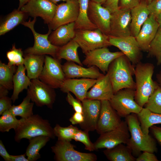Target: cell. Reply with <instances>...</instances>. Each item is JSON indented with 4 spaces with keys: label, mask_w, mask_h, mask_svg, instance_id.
I'll use <instances>...</instances> for the list:
<instances>
[{
    "label": "cell",
    "mask_w": 161,
    "mask_h": 161,
    "mask_svg": "<svg viewBox=\"0 0 161 161\" xmlns=\"http://www.w3.org/2000/svg\"><path fill=\"white\" fill-rule=\"evenodd\" d=\"M154 68V66L151 63L141 62L135 66V100L142 107L159 85L152 79Z\"/></svg>",
    "instance_id": "1"
},
{
    "label": "cell",
    "mask_w": 161,
    "mask_h": 161,
    "mask_svg": "<svg viewBox=\"0 0 161 161\" xmlns=\"http://www.w3.org/2000/svg\"><path fill=\"white\" fill-rule=\"evenodd\" d=\"M135 66L124 55L114 60L110 64L108 73L114 93L125 88L135 89L132 76Z\"/></svg>",
    "instance_id": "2"
},
{
    "label": "cell",
    "mask_w": 161,
    "mask_h": 161,
    "mask_svg": "<svg viewBox=\"0 0 161 161\" xmlns=\"http://www.w3.org/2000/svg\"><path fill=\"white\" fill-rule=\"evenodd\" d=\"M14 130V139L18 143L23 139L29 140L41 135L49 136L51 139L55 137L53 128L49 121L38 114H33L27 118H21Z\"/></svg>",
    "instance_id": "3"
},
{
    "label": "cell",
    "mask_w": 161,
    "mask_h": 161,
    "mask_svg": "<svg viewBox=\"0 0 161 161\" xmlns=\"http://www.w3.org/2000/svg\"><path fill=\"white\" fill-rule=\"evenodd\" d=\"M131 135L126 145L131 150L132 154L137 155L142 151L152 153L157 151L154 139L149 134L143 131L137 114L131 113L126 117V120Z\"/></svg>",
    "instance_id": "4"
},
{
    "label": "cell",
    "mask_w": 161,
    "mask_h": 161,
    "mask_svg": "<svg viewBox=\"0 0 161 161\" xmlns=\"http://www.w3.org/2000/svg\"><path fill=\"white\" fill-rule=\"evenodd\" d=\"M135 95V89H123L115 93L109 101L120 117H126L131 113L138 114L143 108L136 102Z\"/></svg>",
    "instance_id": "5"
},
{
    "label": "cell",
    "mask_w": 161,
    "mask_h": 161,
    "mask_svg": "<svg viewBox=\"0 0 161 161\" xmlns=\"http://www.w3.org/2000/svg\"><path fill=\"white\" fill-rule=\"evenodd\" d=\"M74 39L85 54L97 48L111 46L109 41V36L98 29L75 30Z\"/></svg>",
    "instance_id": "6"
},
{
    "label": "cell",
    "mask_w": 161,
    "mask_h": 161,
    "mask_svg": "<svg viewBox=\"0 0 161 161\" xmlns=\"http://www.w3.org/2000/svg\"><path fill=\"white\" fill-rule=\"evenodd\" d=\"M36 18L32 21L30 18L28 21H24L22 24L29 28L32 31L34 38L33 46L26 49L24 54H33L37 55H49L55 58L56 55L59 47L52 44L48 39V37L52 30H49L46 34H41L37 32L34 28Z\"/></svg>",
    "instance_id": "7"
},
{
    "label": "cell",
    "mask_w": 161,
    "mask_h": 161,
    "mask_svg": "<svg viewBox=\"0 0 161 161\" xmlns=\"http://www.w3.org/2000/svg\"><path fill=\"white\" fill-rule=\"evenodd\" d=\"M71 141L58 140L51 147L57 161H96L97 156L92 153L78 151L74 149L75 145Z\"/></svg>",
    "instance_id": "8"
},
{
    "label": "cell",
    "mask_w": 161,
    "mask_h": 161,
    "mask_svg": "<svg viewBox=\"0 0 161 161\" xmlns=\"http://www.w3.org/2000/svg\"><path fill=\"white\" fill-rule=\"evenodd\" d=\"M60 60L45 55L42 71L38 78L54 89L60 88L66 79Z\"/></svg>",
    "instance_id": "9"
},
{
    "label": "cell",
    "mask_w": 161,
    "mask_h": 161,
    "mask_svg": "<svg viewBox=\"0 0 161 161\" xmlns=\"http://www.w3.org/2000/svg\"><path fill=\"white\" fill-rule=\"evenodd\" d=\"M54 89L39 78H36L31 80V83L27 89V94L36 106H46L52 109L56 96Z\"/></svg>",
    "instance_id": "10"
},
{
    "label": "cell",
    "mask_w": 161,
    "mask_h": 161,
    "mask_svg": "<svg viewBox=\"0 0 161 161\" xmlns=\"http://www.w3.org/2000/svg\"><path fill=\"white\" fill-rule=\"evenodd\" d=\"M130 135L126 121H122L120 126L113 130L100 134L94 143L95 150L110 148L120 144H127Z\"/></svg>",
    "instance_id": "11"
},
{
    "label": "cell",
    "mask_w": 161,
    "mask_h": 161,
    "mask_svg": "<svg viewBox=\"0 0 161 161\" xmlns=\"http://www.w3.org/2000/svg\"><path fill=\"white\" fill-rule=\"evenodd\" d=\"M79 11L78 0H70L57 5L54 17L48 24L49 29L54 30L61 25L75 22Z\"/></svg>",
    "instance_id": "12"
},
{
    "label": "cell",
    "mask_w": 161,
    "mask_h": 161,
    "mask_svg": "<svg viewBox=\"0 0 161 161\" xmlns=\"http://www.w3.org/2000/svg\"><path fill=\"white\" fill-rule=\"evenodd\" d=\"M82 63L88 67L94 66L104 74L108 71L111 62L117 57L124 55L121 52H111L107 47L97 48L85 54Z\"/></svg>",
    "instance_id": "13"
},
{
    "label": "cell",
    "mask_w": 161,
    "mask_h": 161,
    "mask_svg": "<svg viewBox=\"0 0 161 161\" xmlns=\"http://www.w3.org/2000/svg\"><path fill=\"white\" fill-rule=\"evenodd\" d=\"M57 5L48 0H30L20 10L34 18L41 17L45 24H48L52 21Z\"/></svg>",
    "instance_id": "14"
},
{
    "label": "cell",
    "mask_w": 161,
    "mask_h": 161,
    "mask_svg": "<svg viewBox=\"0 0 161 161\" xmlns=\"http://www.w3.org/2000/svg\"><path fill=\"white\" fill-rule=\"evenodd\" d=\"M109 36L111 46L120 49L134 66L141 62L142 50L135 37L132 35L120 38Z\"/></svg>",
    "instance_id": "15"
},
{
    "label": "cell",
    "mask_w": 161,
    "mask_h": 161,
    "mask_svg": "<svg viewBox=\"0 0 161 161\" xmlns=\"http://www.w3.org/2000/svg\"><path fill=\"white\" fill-rule=\"evenodd\" d=\"M101 101V106L96 130L100 134L115 129L122 121L108 100Z\"/></svg>",
    "instance_id": "16"
},
{
    "label": "cell",
    "mask_w": 161,
    "mask_h": 161,
    "mask_svg": "<svg viewBox=\"0 0 161 161\" xmlns=\"http://www.w3.org/2000/svg\"><path fill=\"white\" fill-rule=\"evenodd\" d=\"M111 15L108 36L120 38L131 35L130 10L119 9Z\"/></svg>",
    "instance_id": "17"
},
{
    "label": "cell",
    "mask_w": 161,
    "mask_h": 161,
    "mask_svg": "<svg viewBox=\"0 0 161 161\" xmlns=\"http://www.w3.org/2000/svg\"><path fill=\"white\" fill-rule=\"evenodd\" d=\"M88 16L90 21L103 33L109 35L111 13L102 4L89 1Z\"/></svg>",
    "instance_id": "18"
},
{
    "label": "cell",
    "mask_w": 161,
    "mask_h": 161,
    "mask_svg": "<svg viewBox=\"0 0 161 161\" xmlns=\"http://www.w3.org/2000/svg\"><path fill=\"white\" fill-rule=\"evenodd\" d=\"M84 121L79 125L81 128L88 132L96 130L101 106L100 100L85 98L82 101Z\"/></svg>",
    "instance_id": "19"
},
{
    "label": "cell",
    "mask_w": 161,
    "mask_h": 161,
    "mask_svg": "<svg viewBox=\"0 0 161 161\" xmlns=\"http://www.w3.org/2000/svg\"><path fill=\"white\" fill-rule=\"evenodd\" d=\"M97 79L83 78L66 79L60 89L64 93L71 92L82 101L86 98L89 89L96 83Z\"/></svg>",
    "instance_id": "20"
},
{
    "label": "cell",
    "mask_w": 161,
    "mask_h": 161,
    "mask_svg": "<svg viewBox=\"0 0 161 161\" xmlns=\"http://www.w3.org/2000/svg\"><path fill=\"white\" fill-rule=\"evenodd\" d=\"M62 68L66 79L81 77L97 79L104 75L95 66L85 68L72 61H67Z\"/></svg>",
    "instance_id": "21"
},
{
    "label": "cell",
    "mask_w": 161,
    "mask_h": 161,
    "mask_svg": "<svg viewBox=\"0 0 161 161\" xmlns=\"http://www.w3.org/2000/svg\"><path fill=\"white\" fill-rule=\"evenodd\" d=\"M114 94L108 73L97 79L95 84L87 93L86 98L99 100H109Z\"/></svg>",
    "instance_id": "22"
},
{
    "label": "cell",
    "mask_w": 161,
    "mask_h": 161,
    "mask_svg": "<svg viewBox=\"0 0 161 161\" xmlns=\"http://www.w3.org/2000/svg\"><path fill=\"white\" fill-rule=\"evenodd\" d=\"M160 24L155 18L150 15L135 37L142 51L148 52L150 45L154 38Z\"/></svg>",
    "instance_id": "23"
},
{
    "label": "cell",
    "mask_w": 161,
    "mask_h": 161,
    "mask_svg": "<svg viewBox=\"0 0 161 161\" xmlns=\"http://www.w3.org/2000/svg\"><path fill=\"white\" fill-rule=\"evenodd\" d=\"M75 22L61 25L51 32L48 37L51 43L55 46H63L75 37Z\"/></svg>",
    "instance_id": "24"
},
{
    "label": "cell",
    "mask_w": 161,
    "mask_h": 161,
    "mask_svg": "<svg viewBox=\"0 0 161 161\" xmlns=\"http://www.w3.org/2000/svg\"><path fill=\"white\" fill-rule=\"evenodd\" d=\"M147 4L141 2L138 5L131 9V35L136 37L142 25L150 15Z\"/></svg>",
    "instance_id": "25"
},
{
    "label": "cell",
    "mask_w": 161,
    "mask_h": 161,
    "mask_svg": "<svg viewBox=\"0 0 161 161\" xmlns=\"http://www.w3.org/2000/svg\"><path fill=\"white\" fill-rule=\"evenodd\" d=\"M45 55H24V65L27 71V75L31 80L38 78L43 69Z\"/></svg>",
    "instance_id": "26"
},
{
    "label": "cell",
    "mask_w": 161,
    "mask_h": 161,
    "mask_svg": "<svg viewBox=\"0 0 161 161\" xmlns=\"http://www.w3.org/2000/svg\"><path fill=\"white\" fill-rule=\"evenodd\" d=\"M18 66L13 78V92L11 98L13 103L18 98L19 93L24 89H27L31 83V80L25 74L24 65Z\"/></svg>",
    "instance_id": "27"
},
{
    "label": "cell",
    "mask_w": 161,
    "mask_h": 161,
    "mask_svg": "<svg viewBox=\"0 0 161 161\" xmlns=\"http://www.w3.org/2000/svg\"><path fill=\"white\" fill-rule=\"evenodd\" d=\"M28 15L18 9H15L8 14L1 21L0 24V35L11 30L19 24H22Z\"/></svg>",
    "instance_id": "28"
},
{
    "label": "cell",
    "mask_w": 161,
    "mask_h": 161,
    "mask_svg": "<svg viewBox=\"0 0 161 161\" xmlns=\"http://www.w3.org/2000/svg\"><path fill=\"white\" fill-rule=\"evenodd\" d=\"M103 152L111 161H134L135 158L130 148L127 145L120 144L110 148L106 149Z\"/></svg>",
    "instance_id": "29"
},
{
    "label": "cell",
    "mask_w": 161,
    "mask_h": 161,
    "mask_svg": "<svg viewBox=\"0 0 161 161\" xmlns=\"http://www.w3.org/2000/svg\"><path fill=\"white\" fill-rule=\"evenodd\" d=\"M79 46L73 39L65 45L59 47L56 55L55 58L61 60L64 59L67 61L74 62L83 66L78 52Z\"/></svg>",
    "instance_id": "30"
},
{
    "label": "cell",
    "mask_w": 161,
    "mask_h": 161,
    "mask_svg": "<svg viewBox=\"0 0 161 161\" xmlns=\"http://www.w3.org/2000/svg\"><path fill=\"white\" fill-rule=\"evenodd\" d=\"M49 136L41 135L33 137L29 140V144L25 153L29 161H35L40 158V150L49 141Z\"/></svg>",
    "instance_id": "31"
},
{
    "label": "cell",
    "mask_w": 161,
    "mask_h": 161,
    "mask_svg": "<svg viewBox=\"0 0 161 161\" xmlns=\"http://www.w3.org/2000/svg\"><path fill=\"white\" fill-rule=\"evenodd\" d=\"M79 11L77 19L75 22V30H94L97 29L89 20L88 10L90 0H78Z\"/></svg>",
    "instance_id": "32"
},
{
    "label": "cell",
    "mask_w": 161,
    "mask_h": 161,
    "mask_svg": "<svg viewBox=\"0 0 161 161\" xmlns=\"http://www.w3.org/2000/svg\"><path fill=\"white\" fill-rule=\"evenodd\" d=\"M142 129L145 134H149V129L154 125L161 124V114L153 112L148 109L143 108L137 114Z\"/></svg>",
    "instance_id": "33"
},
{
    "label": "cell",
    "mask_w": 161,
    "mask_h": 161,
    "mask_svg": "<svg viewBox=\"0 0 161 161\" xmlns=\"http://www.w3.org/2000/svg\"><path fill=\"white\" fill-rule=\"evenodd\" d=\"M17 68L0 62V86L9 90L13 89V78Z\"/></svg>",
    "instance_id": "34"
},
{
    "label": "cell",
    "mask_w": 161,
    "mask_h": 161,
    "mask_svg": "<svg viewBox=\"0 0 161 161\" xmlns=\"http://www.w3.org/2000/svg\"><path fill=\"white\" fill-rule=\"evenodd\" d=\"M30 96L27 94L21 103L19 105H12L9 109L10 112L15 116H18L21 118H27L33 114V108L34 103L30 102Z\"/></svg>",
    "instance_id": "35"
},
{
    "label": "cell",
    "mask_w": 161,
    "mask_h": 161,
    "mask_svg": "<svg viewBox=\"0 0 161 161\" xmlns=\"http://www.w3.org/2000/svg\"><path fill=\"white\" fill-rule=\"evenodd\" d=\"M19 120L13 115L9 110L4 112L0 117V131L2 132H8L12 129L14 130L17 128Z\"/></svg>",
    "instance_id": "36"
},
{
    "label": "cell",
    "mask_w": 161,
    "mask_h": 161,
    "mask_svg": "<svg viewBox=\"0 0 161 161\" xmlns=\"http://www.w3.org/2000/svg\"><path fill=\"white\" fill-rule=\"evenodd\" d=\"M79 129L72 125L66 127L61 126L56 124L53 128L55 137L58 140L71 141Z\"/></svg>",
    "instance_id": "37"
},
{
    "label": "cell",
    "mask_w": 161,
    "mask_h": 161,
    "mask_svg": "<svg viewBox=\"0 0 161 161\" xmlns=\"http://www.w3.org/2000/svg\"><path fill=\"white\" fill-rule=\"evenodd\" d=\"M148 52V55L155 57L157 65L161 64V25L151 42Z\"/></svg>",
    "instance_id": "38"
},
{
    "label": "cell",
    "mask_w": 161,
    "mask_h": 161,
    "mask_svg": "<svg viewBox=\"0 0 161 161\" xmlns=\"http://www.w3.org/2000/svg\"><path fill=\"white\" fill-rule=\"evenodd\" d=\"M144 106L153 112L161 114V86L155 90Z\"/></svg>",
    "instance_id": "39"
},
{
    "label": "cell",
    "mask_w": 161,
    "mask_h": 161,
    "mask_svg": "<svg viewBox=\"0 0 161 161\" xmlns=\"http://www.w3.org/2000/svg\"><path fill=\"white\" fill-rule=\"evenodd\" d=\"M23 52L21 48H17L15 44L13 45L12 48L6 53L8 60V64L10 66H18L24 64V58Z\"/></svg>",
    "instance_id": "40"
},
{
    "label": "cell",
    "mask_w": 161,
    "mask_h": 161,
    "mask_svg": "<svg viewBox=\"0 0 161 161\" xmlns=\"http://www.w3.org/2000/svg\"><path fill=\"white\" fill-rule=\"evenodd\" d=\"M88 132L87 131L78 129L74 135L73 140L83 143L86 150L90 151H93L95 150L94 144L90 140Z\"/></svg>",
    "instance_id": "41"
},
{
    "label": "cell",
    "mask_w": 161,
    "mask_h": 161,
    "mask_svg": "<svg viewBox=\"0 0 161 161\" xmlns=\"http://www.w3.org/2000/svg\"><path fill=\"white\" fill-rule=\"evenodd\" d=\"M67 93L66 100L73 108L75 112H78L83 114V105L82 103L79 100L75 98L70 92Z\"/></svg>",
    "instance_id": "42"
},
{
    "label": "cell",
    "mask_w": 161,
    "mask_h": 161,
    "mask_svg": "<svg viewBox=\"0 0 161 161\" xmlns=\"http://www.w3.org/2000/svg\"><path fill=\"white\" fill-rule=\"evenodd\" d=\"M151 15L156 18L161 13V0H154L147 5Z\"/></svg>",
    "instance_id": "43"
},
{
    "label": "cell",
    "mask_w": 161,
    "mask_h": 161,
    "mask_svg": "<svg viewBox=\"0 0 161 161\" xmlns=\"http://www.w3.org/2000/svg\"><path fill=\"white\" fill-rule=\"evenodd\" d=\"M141 0H119V9L131 10L138 5Z\"/></svg>",
    "instance_id": "44"
},
{
    "label": "cell",
    "mask_w": 161,
    "mask_h": 161,
    "mask_svg": "<svg viewBox=\"0 0 161 161\" xmlns=\"http://www.w3.org/2000/svg\"><path fill=\"white\" fill-rule=\"evenodd\" d=\"M12 100L7 96L0 98V115L5 111L9 110L12 106Z\"/></svg>",
    "instance_id": "45"
},
{
    "label": "cell",
    "mask_w": 161,
    "mask_h": 161,
    "mask_svg": "<svg viewBox=\"0 0 161 161\" xmlns=\"http://www.w3.org/2000/svg\"><path fill=\"white\" fill-rule=\"evenodd\" d=\"M136 161H158L157 157L153 154L148 151H143L136 158Z\"/></svg>",
    "instance_id": "46"
},
{
    "label": "cell",
    "mask_w": 161,
    "mask_h": 161,
    "mask_svg": "<svg viewBox=\"0 0 161 161\" xmlns=\"http://www.w3.org/2000/svg\"><path fill=\"white\" fill-rule=\"evenodd\" d=\"M119 0H107L103 4V6L109 10L112 14L119 10Z\"/></svg>",
    "instance_id": "47"
},
{
    "label": "cell",
    "mask_w": 161,
    "mask_h": 161,
    "mask_svg": "<svg viewBox=\"0 0 161 161\" xmlns=\"http://www.w3.org/2000/svg\"><path fill=\"white\" fill-rule=\"evenodd\" d=\"M69 120L72 125H80L84 121L83 115L82 113L75 112Z\"/></svg>",
    "instance_id": "48"
},
{
    "label": "cell",
    "mask_w": 161,
    "mask_h": 161,
    "mask_svg": "<svg viewBox=\"0 0 161 161\" xmlns=\"http://www.w3.org/2000/svg\"><path fill=\"white\" fill-rule=\"evenodd\" d=\"M0 155L5 161H11L10 155L5 148L2 140H0Z\"/></svg>",
    "instance_id": "49"
},
{
    "label": "cell",
    "mask_w": 161,
    "mask_h": 161,
    "mask_svg": "<svg viewBox=\"0 0 161 161\" xmlns=\"http://www.w3.org/2000/svg\"><path fill=\"white\" fill-rule=\"evenodd\" d=\"M150 129L156 139L161 145V127L153 126Z\"/></svg>",
    "instance_id": "50"
},
{
    "label": "cell",
    "mask_w": 161,
    "mask_h": 161,
    "mask_svg": "<svg viewBox=\"0 0 161 161\" xmlns=\"http://www.w3.org/2000/svg\"><path fill=\"white\" fill-rule=\"evenodd\" d=\"M11 161H29L27 158L26 157V155L25 153L23 154L17 155H11Z\"/></svg>",
    "instance_id": "51"
},
{
    "label": "cell",
    "mask_w": 161,
    "mask_h": 161,
    "mask_svg": "<svg viewBox=\"0 0 161 161\" xmlns=\"http://www.w3.org/2000/svg\"><path fill=\"white\" fill-rule=\"evenodd\" d=\"M8 91L7 89L0 86V98L7 96L9 92Z\"/></svg>",
    "instance_id": "52"
},
{
    "label": "cell",
    "mask_w": 161,
    "mask_h": 161,
    "mask_svg": "<svg viewBox=\"0 0 161 161\" xmlns=\"http://www.w3.org/2000/svg\"><path fill=\"white\" fill-rule=\"evenodd\" d=\"M30 0H19V4L18 9L20 10L21 8L26 4Z\"/></svg>",
    "instance_id": "53"
},
{
    "label": "cell",
    "mask_w": 161,
    "mask_h": 161,
    "mask_svg": "<svg viewBox=\"0 0 161 161\" xmlns=\"http://www.w3.org/2000/svg\"><path fill=\"white\" fill-rule=\"evenodd\" d=\"M107 0H90V1L103 4Z\"/></svg>",
    "instance_id": "54"
},
{
    "label": "cell",
    "mask_w": 161,
    "mask_h": 161,
    "mask_svg": "<svg viewBox=\"0 0 161 161\" xmlns=\"http://www.w3.org/2000/svg\"><path fill=\"white\" fill-rule=\"evenodd\" d=\"M155 18L158 22L161 25V13H160L156 18Z\"/></svg>",
    "instance_id": "55"
},
{
    "label": "cell",
    "mask_w": 161,
    "mask_h": 161,
    "mask_svg": "<svg viewBox=\"0 0 161 161\" xmlns=\"http://www.w3.org/2000/svg\"><path fill=\"white\" fill-rule=\"evenodd\" d=\"M48 0L56 4L58 2L61 1H65L66 2L67 1L70 0Z\"/></svg>",
    "instance_id": "56"
},
{
    "label": "cell",
    "mask_w": 161,
    "mask_h": 161,
    "mask_svg": "<svg viewBox=\"0 0 161 161\" xmlns=\"http://www.w3.org/2000/svg\"><path fill=\"white\" fill-rule=\"evenodd\" d=\"M157 79L158 82L161 85V72L157 76Z\"/></svg>",
    "instance_id": "57"
},
{
    "label": "cell",
    "mask_w": 161,
    "mask_h": 161,
    "mask_svg": "<svg viewBox=\"0 0 161 161\" xmlns=\"http://www.w3.org/2000/svg\"><path fill=\"white\" fill-rule=\"evenodd\" d=\"M145 3L147 5L151 3L152 1L154 0H145Z\"/></svg>",
    "instance_id": "58"
}]
</instances>
